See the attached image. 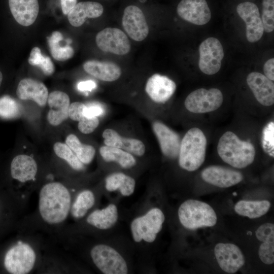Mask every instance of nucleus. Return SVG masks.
Wrapping results in <instances>:
<instances>
[{
	"instance_id": "f257e3e1",
	"label": "nucleus",
	"mask_w": 274,
	"mask_h": 274,
	"mask_svg": "<svg viewBox=\"0 0 274 274\" xmlns=\"http://www.w3.org/2000/svg\"><path fill=\"white\" fill-rule=\"evenodd\" d=\"M73 197L70 189L59 182H49L41 187L38 194L37 215L46 227L57 229L70 216Z\"/></svg>"
},
{
	"instance_id": "f03ea898",
	"label": "nucleus",
	"mask_w": 274,
	"mask_h": 274,
	"mask_svg": "<svg viewBox=\"0 0 274 274\" xmlns=\"http://www.w3.org/2000/svg\"><path fill=\"white\" fill-rule=\"evenodd\" d=\"M42 259L39 245L33 239L22 237L6 252L4 265L11 274H27L37 269Z\"/></svg>"
},
{
	"instance_id": "7ed1b4c3",
	"label": "nucleus",
	"mask_w": 274,
	"mask_h": 274,
	"mask_svg": "<svg viewBox=\"0 0 274 274\" xmlns=\"http://www.w3.org/2000/svg\"><path fill=\"white\" fill-rule=\"evenodd\" d=\"M218 153L223 161L231 166L243 168L253 162L256 151L253 145L240 140L233 132L226 131L220 138Z\"/></svg>"
},
{
	"instance_id": "20e7f679",
	"label": "nucleus",
	"mask_w": 274,
	"mask_h": 274,
	"mask_svg": "<svg viewBox=\"0 0 274 274\" xmlns=\"http://www.w3.org/2000/svg\"><path fill=\"white\" fill-rule=\"evenodd\" d=\"M207 145L201 130L197 127L190 129L181 142L178 155L180 167L189 172L199 168L205 159Z\"/></svg>"
},
{
	"instance_id": "39448f33",
	"label": "nucleus",
	"mask_w": 274,
	"mask_h": 274,
	"mask_svg": "<svg viewBox=\"0 0 274 274\" xmlns=\"http://www.w3.org/2000/svg\"><path fill=\"white\" fill-rule=\"evenodd\" d=\"M178 216L181 224L191 230L213 226L217 220L215 212L209 204L194 199L187 200L181 204Z\"/></svg>"
},
{
	"instance_id": "423d86ee",
	"label": "nucleus",
	"mask_w": 274,
	"mask_h": 274,
	"mask_svg": "<svg viewBox=\"0 0 274 274\" xmlns=\"http://www.w3.org/2000/svg\"><path fill=\"white\" fill-rule=\"evenodd\" d=\"M38 165L35 159L28 155L19 154L13 158L10 165L12 179L20 184L18 197L22 208L25 205L31 192V184L36 180Z\"/></svg>"
},
{
	"instance_id": "0eeeda50",
	"label": "nucleus",
	"mask_w": 274,
	"mask_h": 274,
	"mask_svg": "<svg viewBox=\"0 0 274 274\" xmlns=\"http://www.w3.org/2000/svg\"><path fill=\"white\" fill-rule=\"evenodd\" d=\"M164 215L159 208H154L143 216L135 218L130 225L131 233L134 242H153L162 228Z\"/></svg>"
},
{
	"instance_id": "6e6552de",
	"label": "nucleus",
	"mask_w": 274,
	"mask_h": 274,
	"mask_svg": "<svg viewBox=\"0 0 274 274\" xmlns=\"http://www.w3.org/2000/svg\"><path fill=\"white\" fill-rule=\"evenodd\" d=\"M91 259L95 266L105 274H126L127 263L115 249L105 244H97L90 251Z\"/></svg>"
},
{
	"instance_id": "1a4fd4ad",
	"label": "nucleus",
	"mask_w": 274,
	"mask_h": 274,
	"mask_svg": "<svg viewBox=\"0 0 274 274\" xmlns=\"http://www.w3.org/2000/svg\"><path fill=\"white\" fill-rule=\"evenodd\" d=\"M223 96L218 89L199 88L191 92L186 98L184 105L186 109L194 113L213 112L220 107Z\"/></svg>"
},
{
	"instance_id": "9d476101",
	"label": "nucleus",
	"mask_w": 274,
	"mask_h": 274,
	"mask_svg": "<svg viewBox=\"0 0 274 274\" xmlns=\"http://www.w3.org/2000/svg\"><path fill=\"white\" fill-rule=\"evenodd\" d=\"M198 67L204 74L212 75L218 73L224 57L223 46L217 38L210 37L199 47Z\"/></svg>"
},
{
	"instance_id": "9b49d317",
	"label": "nucleus",
	"mask_w": 274,
	"mask_h": 274,
	"mask_svg": "<svg viewBox=\"0 0 274 274\" xmlns=\"http://www.w3.org/2000/svg\"><path fill=\"white\" fill-rule=\"evenodd\" d=\"M96 43L102 51L123 55L130 50V43L125 33L120 29L107 27L96 36Z\"/></svg>"
},
{
	"instance_id": "f8f14e48",
	"label": "nucleus",
	"mask_w": 274,
	"mask_h": 274,
	"mask_svg": "<svg viewBox=\"0 0 274 274\" xmlns=\"http://www.w3.org/2000/svg\"><path fill=\"white\" fill-rule=\"evenodd\" d=\"M236 12L246 25V38L250 43L258 41L262 37L264 28L257 6L253 3H240Z\"/></svg>"
},
{
	"instance_id": "ddd939ff",
	"label": "nucleus",
	"mask_w": 274,
	"mask_h": 274,
	"mask_svg": "<svg viewBox=\"0 0 274 274\" xmlns=\"http://www.w3.org/2000/svg\"><path fill=\"white\" fill-rule=\"evenodd\" d=\"M122 25L127 35L136 41L144 40L149 33V27L144 14L135 6H128L124 9Z\"/></svg>"
},
{
	"instance_id": "4468645a",
	"label": "nucleus",
	"mask_w": 274,
	"mask_h": 274,
	"mask_svg": "<svg viewBox=\"0 0 274 274\" xmlns=\"http://www.w3.org/2000/svg\"><path fill=\"white\" fill-rule=\"evenodd\" d=\"M214 253L220 268L228 273H234L245 264V258L240 249L230 243H218Z\"/></svg>"
},
{
	"instance_id": "2eb2a0df",
	"label": "nucleus",
	"mask_w": 274,
	"mask_h": 274,
	"mask_svg": "<svg viewBox=\"0 0 274 274\" xmlns=\"http://www.w3.org/2000/svg\"><path fill=\"white\" fill-rule=\"evenodd\" d=\"M177 11L182 19L197 25L207 24L211 18V12L206 0H182Z\"/></svg>"
},
{
	"instance_id": "dca6fc26",
	"label": "nucleus",
	"mask_w": 274,
	"mask_h": 274,
	"mask_svg": "<svg viewBox=\"0 0 274 274\" xmlns=\"http://www.w3.org/2000/svg\"><path fill=\"white\" fill-rule=\"evenodd\" d=\"M202 179L214 186L228 188L240 183L243 176L238 171L221 166H210L201 172Z\"/></svg>"
},
{
	"instance_id": "f3484780",
	"label": "nucleus",
	"mask_w": 274,
	"mask_h": 274,
	"mask_svg": "<svg viewBox=\"0 0 274 274\" xmlns=\"http://www.w3.org/2000/svg\"><path fill=\"white\" fill-rule=\"evenodd\" d=\"M175 82L167 77L158 74L151 76L148 80L145 90L150 98L157 103H165L175 93Z\"/></svg>"
},
{
	"instance_id": "a211bd4d",
	"label": "nucleus",
	"mask_w": 274,
	"mask_h": 274,
	"mask_svg": "<svg viewBox=\"0 0 274 274\" xmlns=\"http://www.w3.org/2000/svg\"><path fill=\"white\" fill-rule=\"evenodd\" d=\"M247 83L257 100L262 105L270 106L274 103L273 81L258 72H252L247 77Z\"/></svg>"
},
{
	"instance_id": "6ab92c4d",
	"label": "nucleus",
	"mask_w": 274,
	"mask_h": 274,
	"mask_svg": "<svg viewBox=\"0 0 274 274\" xmlns=\"http://www.w3.org/2000/svg\"><path fill=\"white\" fill-rule=\"evenodd\" d=\"M152 127L162 154L167 158H176L179 155L181 145L178 134L159 121L154 122Z\"/></svg>"
},
{
	"instance_id": "aec40b11",
	"label": "nucleus",
	"mask_w": 274,
	"mask_h": 274,
	"mask_svg": "<svg viewBox=\"0 0 274 274\" xmlns=\"http://www.w3.org/2000/svg\"><path fill=\"white\" fill-rule=\"evenodd\" d=\"M47 102L50 109L47 120L53 126H58L68 117L70 105L68 95L61 91H54L48 94Z\"/></svg>"
},
{
	"instance_id": "412c9836",
	"label": "nucleus",
	"mask_w": 274,
	"mask_h": 274,
	"mask_svg": "<svg viewBox=\"0 0 274 274\" xmlns=\"http://www.w3.org/2000/svg\"><path fill=\"white\" fill-rule=\"evenodd\" d=\"M17 97L21 100H31L43 107L47 101L48 90L42 82L31 78L21 80L16 90Z\"/></svg>"
},
{
	"instance_id": "4be33fe9",
	"label": "nucleus",
	"mask_w": 274,
	"mask_h": 274,
	"mask_svg": "<svg viewBox=\"0 0 274 274\" xmlns=\"http://www.w3.org/2000/svg\"><path fill=\"white\" fill-rule=\"evenodd\" d=\"M102 136L106 146L120 148L138 156L145 154V145L138 139L124 138L111 128L105 129Z\"/></svg>"
},
{
	"instance_id": "5701e85b",
	"label": "nucleus",
	"mask_w": 274,
	"mask_h": 274,
	"mask_svg": "<svg viewBox=\"0 0 274 274\" xmlns=\"http://www.w3.org/2000/svg\"><path fill=\"white\" fill-rule=\"evenodd\" d=\"M11 12L20 25L28 26L35 22L39 11L38 0H9Z\"/></svg>"
},
{
	"instance_id": "b1692460",
	"label": "nucleus",
	"mask_w": 274,
	"mask_h": 274,
	"mask_svg": "<svg viewBox=\"0 0 274 274\" xmlns=\"http://www.w3.org/2000/svg\"><path fill=\"white\" fill-rule=\"evenodd\" d=\"M84 70L96 79L106 82L118 80L121 75L120 67L116 63L110 61L90 60L83 64Z\"/></svg>"
},
{
	"instance_id": "393cba45",
	"label": "nucleus",
	"mask_w": 274,
	"mask_h": 274,
	"mask_svg": "<svg viewBox=\"0 0 274 274\" xmlns=\"http://www.w3.org/2000/svg\"><path fill=\"white\" fill-rule=\"evenodd\" d=\"M104 11L102 6L95 2H81L77 3L68 13L70 23L75 27L81 26L86 18H95L100 16Z\"/></svg>"
},
{
	"instance_id": "a878e982",
	"label": "nucleus",
	"mask_w": 274,
	"mask_h": 274,
	"mask_svg": "<svg viewBox=\"0 0 274 274\" xmlns=\"http://www.w3.org/2000/svg\"><path fill=\"white\" fill-rule=\"evenodd\" d=\"M118 218V209L114 204H110L102 209L91 212L86 218L90 226L100 230H107L113 227Z\"/></svg>"
},
{
	"instance_id": "bb28decb",
	"label": "nucleus",
	"mask_w": 274,
	"mask_h": 274,
	"mask_svg": "<svg viewBox=\"0 0 274 274\" xmlns=\"http://www.w3.org/2000/svg\"><path fill=\"white\" fill-rule=\"evenodd\" d=\"M95 201V195L91 190L80 191L72 200L70 216L75 220L83 219L94 207Z\"/></svg>"
},
{
	"instance_id": "cd10ccee",
	"label": "nucleus",
	"mask_w": 274,
	"mask_h": 274,
	"mask_svg": "<svg viewBox=\"0 0 274 274\" xmlns=\"http://www.w3.org/2000/svg\"><path fill=\"white\" fill-rule=\"evenodd\" d=\"M106 189L109 191L118 190L125 196L131 195L134 192L135 181L134 179L123 173H113L106 179Z\"/></svg>"
},
{
	"instance_id": "c85d7f7f",
	"label": "nucleus",
	"mask_w": 274,
	"mask_h": 274,
	"mask_svg": "<svg viewBox=\"0 0 274 274\" xmlns=\"http://www.w3.org/2000/svg\"><path fill=\"white\" fill-rule=\"evenodd\" d=\"M270 206V202L266 200H242L235 204L234 210L239 215L254 219L260 217L266 214Z\"/></svg>"
},
{
	"instance_id": "c756f323",
	"label": "nucleus",
	"mask_w": 274,
	"mask_h": 274,
	"mask_svg": "<svg viewBox=\"0 0 274 274\" xmlns=\"http://www.w3.org/2000/svg\"><path fill=\"white\" fill-rule=\"evenodd\" d=\"M99 151L105 161L115 162L124 168H130L136 164V160L132 154L121 149L104 146Z\"/></svg>"
},
{
	"instance_id": "7c9ffc66",
	"label": "nucleus",
	"mask_w": 274,
	"mask_h": 274,
	"mask_svg": "<svg viewBox=\"0 0 274 274\" xmlns=\"http://www.w3.org/2000/svg\"><path fill=\"white\" fill-rule=\"evenodd\" d=\"M65 144L84 164H88L93 160L95 154V148L91 145L82 144L76 135H67Z\"/></svg>"
},
{
	"instance_id": "2f4dec72",
	"label": "nucleus",
	"mask_w": 274,
	"mask_h": 274,
	"mask_svg": "<svg viewBox=\"0 0 274 274\" xmlns=\"http://www.w3.org/2000/svg\"><path fill=\"white\" fill-rule=\"evenodd\" d=\"M62 34L57 31H53L48 38V44L52 57L58 61H65L71 58L74 54L73 48L67 44L61 46L63 40Z\"/></svg>"
},
{
	"instance_id": "473e14b6",
	"label": "nucleus",
	"mask_w": 274,
	"mask_h": 274,
	"mask_svg": "<svg viewBox=\"0 0 274 274\" xmlns=\"http://www.w3.org/2000/svg\"><path fill=\"white\" fill-rule=\"evenodd\" d=\"M53 151L57 157L65 161L72 169L77 171L85 169V164L78 159L65 143H55L53 146Z\"/></svg>"
},
{
	"instance_id": "72a5a7b5",
	"label": "nucleus",
	"mask_w": 274,
	"mask_h": 274,
	"mask_svg": "<svg viewBox=\"0 0 274 274\" xmlns=\"http://www.w3.org/2000/svg\"><path fill=\"white\" fill-rule=\"evenodd\" d=\"M28 61L30 65L39 67L46 75H51L54 72L55 67L51 59L42 55L39 47L31 49Z\"/></svg>"
},
{
	"instance_id": "f704fd0d",
	"label": "nucleus",
	"mask_w": 274,
	"mask_h": 274,
	"mask_svg": "<svg viewBox=\"0 0 274 274\" xmlns=\"http://www.w3.org/2000/svg\"><path fill=\"white\" fill-rule=\"evenodd\" d=\"M21 114L20 106L14 99L8 95L0 98V117L13 119L20 117Z\"/></svg>"
},
{
	"instance_id": "c9c22d12",
	"label": "nucleus",
	"mask_w": 274,
	"mask_h": 274,
	"mask_svg": "<svg viewBox=\"0 0 274 274\" xmlns=\"http://www.w3.org/2000/svg\"><path fill=\"white\" fill-rule=\"evenodd\" d=\"M261 20L264 31L272 32L274 29V0H263Z\"/></svg>"
},
{
	"instance_id": "e433bc0d",
	"label": "nucleus",
	"mask_w": 274,
	"mask_h": 274,
	"mask_svg": "<svg viewBox=\"0 0 274 274\" xmlns=\"http://www.w3.org/2000/svg\"><path fill=\"white\" fill-rule=\"evenodd\" d=\"M264 152L270 156L274 157V122H268L263 128L261 139Z\"/></svg>"
},
{
	"instance_id": "4c0bfd02",
	"label": "nucleus",
	"mask_w": 274,
	"mask_h": 274,
	"mask_svg": "<svg viewBox=\"0 0 274 274\" xmlns=\"http://www.w3.org/2000/svg\"><path fill=\"white\" fill-rule=\"evenodd\" d=\"M258 255L260 260L266 264L274 262V241L263 242L259 247Z\"/></svg>"
},
{
	"instance_id": "58836bf2",
	"label": "nucleus",
	"mask_w": 274,
	"mask_h": 274,
	"mask_svg": "<svg viewBox=\"0 0 274 274\" xmlns=\"http://www.w3.org/2000/svg\"><path fill=\"white\" fill-rule=\"evenodd\" d=\"M99 121L97 117H88L84 116L78 121V128L84 134H89L98 127Z\"/></svg>"
},
{
	"instance_id": "ea45409f",
	"label": "nucleus",
	"mask_w": 274,
	"mask_h": 274,
	"mask_svg": "<svg viewBox=\"0 0 274 274\" xmlns=\"http://www.w3.org/2000/svg\"><path fill=\"white\" fill-rule=\"evenodd\" d=\"M255 234L257 238L262 242L274 241L273 224L266 223L261 225L257 229Z\"/></svg>"
},
{
	"instance_id": "a19ab883",
	"label": "nucleus",
	"mask_w": 274,
	"mask_h": 274,
	"mask_svg": "<svg viewBox=\"0 0 274 274\" xmlns=\"http://www.w3.org/2000/svg\"><path fill=\"white\" fill-rule=\"evenodd\" d=\"M86 106L82 102L76 101L70 104L68 117L74 121H79L84 117V112Z\"/></svg>"
},
{
	"instance_id": "79ce46f5",
	"label": "nucleus",
	"mask_w": 274,
	"mask_h": 274,
	"mask_svg": "<svg viewBox=\"0 0 274 274\" xmlns=\"http://www.w3.org/2000/svg\"><path fill=\"white\" fill-rule=\"evenodd\" d=\"M103 112L104 110L99 105L91 104L86 106L84 115L88 117H98L101 115Z\"/></svg>"
},
{
	"instance_id": "37998d69",
	"label": "nucleus",
	"mask_w": 274,
	"mask_h": 274,
	"mask_svg": "<svg viewBox=\"0 0 274 274\" xmlns=\"http://www.w3.org/2000/svg\"><path fill=\"white\" fill-rule=\"evenodd\" d=\"M274 59L267 60L264 64L263 71L264 75L271 81L274 80Z\"/></svg>"
},
{
	"instance_id": "c03bdc74",
	"label": "nucleus",
	"mask_w": 274,
	"mask_h": 274,
	"mask_svg": "<svg viewBox=\"0 0 274 274\" xmlns=\"http://www.w3.org/2000/svg\"><path fill=\"white\" fill-rule=\"evenodd\" d=\"M96 87V84L92 80L81 81L77 85V88L81 91H91Z\"/></svg>"
},
{
	"instance_id": "a18cd8bd",
	"label": "nucleus",
	"mask_w": 274,
	"mask_h": 274,
	"mask_svg": "<svg viewBox=\"0 0 274 274\" xmlns=\"http://www.w3.org/2000/svg\"><path fill=\"white\" fill-rule=\"evenodd\" d=\"M77 0H60L62 11L64 15L68 13L76 6Z\"/></svg>"
},
{
	"instance_id": "49530a36",
	"label": "nucleus",
	"mask_w": 274,
	"mask_h": 274,
	"mask_svg": "<svg viewBox=\"0 0 274 274\" xmlns=\"http://www.w3.org/2000/svg\"><path fill=\"white\" fill-rule=\"evenodd\" d=\"M2 80H3V75H2V72L0 71V86L2 82Z\"/></svg>"
}]
</instances>
